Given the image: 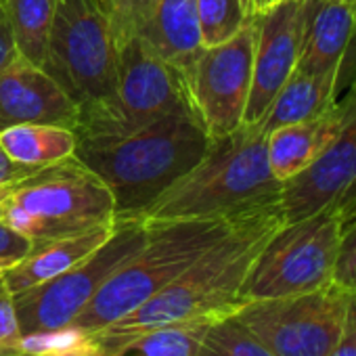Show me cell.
I'll list each match as a JSON object with an SVG mask.
<instances>
[{
    "label": "cell",
    "mask_w": 356,
    "mask_h": 356,
    "mask_svg": "<svg viewBox=\"0 0 356 356\" xmlns=\"http://www.w3.org/2000/svg\"><path fill=\"white\" fill-rule=\"evenodd\" d=\"M285 222L281 197L248 208L170 285L128 316L90 335L103 341H118L168 323L235 312L243 304L241 289L254 262Z\"/></svg>",
    "instance_id": "obj_1"
},
{
    "label": "cell",
    "mask_w": 356,
    "mask_h": 356,
    "mask_svg": "<svg viewBox=\"0 0 356 356\" xmlns=\"http://www.w3.org/2000/svg\"><path fill=\"white\" fill-rule=\"evenodd\" d=\"M212 138L197 113H170L126 136L78 140L74 155L109 187L115 220L145 210L208 151Z\"/></svg>",
    "instance_id": "obj_2"
},
{
    "label": "cell",
    "mask_w": 356,
    "mask_h": 356,
    "mask_svg": "<svg viewBox=\"0 0 356 356\" xmlns=\"http://www.w3.org/2000/svg\"><path fill=\"white\" fill-rule=\"evenodd\" d=\"M281 185L268 163L266 134L258 124H243L212 138L204 157L145 210L143 220L231 216L281 197Z\"/></svg>",
    "instance_id": "obj_3"
},
{
    "label": "cell",
    "mask_w": 356,
    "mask_h": 356,
    "mask_svg": "<svg viewBox=\"0 0 356 356\" xmlns=\"http://www.w3.org/2000/svg\"><path fill=\"white\" fill-rule=\"evenodd\" d=\"M241 212L195 220H147L149 233L140 250L101 285L72 325L97 333L128 316L214 245Z\"/></svg>",
    "instance_id": "obj_4"
},
{
    "label": "cell",
    "mask_w": 356,
    "mask_h": 356,
    "mask_svg": "<svg viewBox=\"0 0 356 356\" xmlns=\"http://www.w3.org/2000/svg\"><path fill=\"white\" fill-rule=\"evenodd\" d=\"M0 222L40 245L115 222V202L101 178L70 155L19 181Z\"/></svg>",
    "instance_id": "obj_5"
},
{
    "label": "cell",
    "mask_w": 356,
    "mask_h": 356,
    "mask_svg": "<svg viewBox=\"0 0 356 356\" xmlns=\"http://www.w3.org/2000/svg\"><path fill=\"white\" fill-rule=\"evenodd\" d=\"M195 113L185 74L157 57L140 36L120 47L115 95L78 113V140L126 136L170 113Z\"/></svg>",
    "instance_id": "obj_6"
},
{
    "label": "cell",
    "mask_w": 356,
    "mask_h": 356,
    "mask_svg": "<svg viewBox=\"0 0 356 356\" xmlns=\"http://www.w3.org/2000/svg\"><path fill=\"white\" fill-rule=\"evenodd\" d=\"M118 55L107 0H57L42 70L76 103L78 113L115 95Z\"/></svg>",
    "instance_id": "obj_7"
},
{
    "label": "cell",
    "mask_w": 356,
    "mask_h": 356,
    "mask_svg": "<svg viewBox=\"0 0 356 356\" xmlns=\"http://www.w3.org/2000/svg\"><path fill=\"white\" fill-rule=\"evenodd\" d=\"M339 239L341 212L337 208L285 222L254 262L241 300L300 296L333 283Z\"/></svg>",
    "instance_id": "obj_8"
},
{
    "label": "cell",
    "mask_w": 356,
    "mask_h": 356,
    "mask_svg": "<svg viewBox=\"0 0 356 356\" xmlns=\"http://www.w3.org/2000/svg\"><path fill=\"white\" fill-rule=\"evenodd\" d=\"M149 225L143 218L118 220L113 235L74 268L15 296L24 335L55 331L72 325L101 285L145 243Z\"/></svg>",
    "instance_id": "obj_9"
},
{
    "label": "cell",
    "mask_w": 356,
    "mask_h": 356,
    "mask_svg": "<svg viewBox=\"0 0 356 356\" xmlns=\"http://www.w3.org/2000/svg\"><path fill=\"white\" fill-rule=\"evenodd\" d=\"M348 304L350 291L329 283L300 296L243 302L235 316L275 356H327L343 331Z\"/></svg>",
    "instance_id": "obj_10"
},
{
    "label": "cell",
    "mask_w": 356,
    "mask_h": 356,
    "mask_svg": "<svg viewBox=\"0 0 356 356\" xmlns=\"http://www.w3.org/2000/svg\"><path fill=\"white\" fill-rule=\"evenodd\" d=\"M256 51V17L231 40L204 47L185 72L191 105L210 138H220L243 126L252 90Z\"/></svg>",
    "instance_id": "obj_11"
},
{
    "label": "cell",
    "mask_w": 356,
    "mask_h": 356,
    "mask_svg": "<svg viewBox=\"0 0 356 356\" xmlns=\"http://www.w3.org/2000/svg\"><path fill=\"white\" fill-rule=\"evenodd\" d=\"M346 120L325 153L281 185V208L287 222L325 208H337L341 220L356 212V82L341 101Z\"/></svg>",
    "instance_id": "obj_12"
},
{
    "label": "cell",
    "mask_w": 356,
    "mask_h": 356,
    "mask_svg": "<svg viewBox=\"0 0 356 356\" xmlns=\"http://www.w3.org/2000/svg\"><path fill=\"white\" fill-rule=\"evenodd\" d=\"M304 34V0H283L256 15L252 90L243 124H260L275 97L298 67Z\"/></svg>",
    "instance_id": "obj_13"
},
{
    "label": "cell",
    "mask_w": 356,
    "mask_h": 356,
    "mask_svg": "<svg viewBox=\"0 0 356 356\" xmlns=\"http://www.w3.org/2000/svg\"><path fill=\"white\" fill-rule=\"evenodd\" d=\"M22 124L76 130L78 107L42 67L17 57L0 72V132Z\"/></svg>",
    "instance_id": "obj_14"
},
{
    "label": "cell",
    "mask_w": 356,
    "mask_h": 356,
    "mask_svg": "<svg viewBox=\"0 0 356 356\" xmlns=\"http://www.w3.org/2000/svg\"><path fill=\"white\" fill-rule=\"evenodd\" d=\"M356 40V7L339 0H304V34L298 59L302 74H343Z\"/></svg>",
    "instance_id": "obj_15"
},
{
    "label": "cell",
    "mask_w": 356,
    "mask_h": 356,
    "mask_svg": "<svg viewBox=\"0 0 356 356\" xmlns=\"http://www.w3.org/2000/svg\"><path fill=\"white\" fill-rule=\"evenodd\" d=\"M218 316H197L132 333L118 341L88 335L84 341L51 356H197L208 327Z\"/></svg>",
    "instance_id": "obj_16"
},
{
    "label": "cell",
    "mask_w": 356,
    "mask_h": 356,
    "mask_svg": "<svg viewBox=\"0 0 356 356\" xmlns=\"http://www.w3.org/2000/svg\"><path fill=\"white\" fill-rule=\"evenodd\" d=\"M343 120H346V109L337 101L329 111H325L314 120L298 122L273 130L266 136L268 163L273 174L283 183L287 178L300 174L304 168H308L335 140V136L343 126Z\"/></svg>",
    "instance_id": "obj_17"
},
{
    "label": "cell",
    "mask_w": 356,
    "mask_h": 356,
    "mask_svg": "<svg viewBox=\"0 0 356 356\" xmlns=\"http://www.w3.org/2000/svg\"><path fill=\"white\" fill-rule=\"evenodd\" d=\"M115 227H118V220L109 225H101L86 233H78V235H70V237L34 245L32 252L24 256L22 260H17L3 277L7 287L11 289L13 296H17L34 285H40L74 268L76 264L92 256L113 235Z\"/></svg>",
    "instance_id": "obj_18"
},
{
    "label": "cell",
    "mask_w": 356,
    "mask_h": 356,
    "mask_svg": "<svg viewBox=\"0 0 356 356\" xmlns=\"http://www.w3.org/2000/svg\"><path fill=\"white\" fill-rule=\"evenodd\" d=\"M138 36L157 57L185 74L204 51L195 0H157Z\"/></svg>",
    "instance_id": "obj_19"
},
{
    "label": "cell",
    "mask_w": 356,
    "mask_h": 356,
    "mask_svg": "<svg viewBox=\"0 0 356 356\" xmlns=\"http://www.w3.org/2000/svg\"><path fill=\"white\" fill-rule=\"evenodd\" d=\"M343 74H302L293 72L289 80L283 84L266 115L258 124L262 132L268 136L273 130L298 122H308L325 111H329L337 103V92Z\"/></svg>",
    "instance_id": "obj_20"
},
{
    "label": "cell",
    "mask_w": 356,
    "mask_h": 356,
    "mask_svg": "<svg viewBox=\"0 0 356 356\" xmlns=\"http://www.w3.org/2000/svg\"><path fill=\"white\" fill-rule=\"evenodd\" d=\"M78 145L76 132L53 124H22L0 132V147L11 159L44 168L74 155Z\"/></svg>",
    "instance_id": "obj_21"
},
{
    "label": "cell",
    "mask_w": 356,
    "mask_h": 356,
    "mask_svg": "<svg viewBox=\"0 0 356 356\" xmlns=\"http://www.w3.org/2000/svg\"><path fill=\"white\" fill-rule=\"evenodd\" d=\"M5 9L19 57L42 67L57 0H5Z\"/></svg>",
    "instance_id": "obj_22"
},
{
    "label": "cell",
    "mask_w": 356,
    "mask_h": 356,
    "mask_svg": "<svg viewBox=\"0 0 356 356\" xmlns=\"http://www.w3.org/2000/svg\"><path fill=\"white\" fill-rule=\"evenodd\" d=\"M204 47H218L237 36L254 17L252 0H195Z\"/></svg>",
    "instance_id": "obj_23"
},
{
    "label": "cell",
    "mask_w": 356,
    "mask_h": 356,
    "mask_svg": "<svg viewBox=\"0 0 356 356\" xmlns=\"http://www.w3.org/2000/svg\"><path fill=\"white\" fill-rule=\"evenodd\" d=\"M197 356H275L235 312L218 316L206 331Z\"/></svg>",
    "instance_id": "obj_24"
},
{
    "label": "cell",
    "mask_w": 356,
    "mask_h": 356,
    "mask_svg": "<svg viewBox=\"0 0 356 356\" xmlns=\"http://www.w3.org/2000/svg\"><path fill=\"white\" fill-rule=\"evenodd\" d=\"M155 5L157 0H107L111 34L118 49L140 34L155 11Z\"/></svg>",
    "instance_id": "obj_25"
},
{
    "label": "cell",
    "mask_w": 356,
    "mask_h": 356,
    "mask_svg": "<svg viewBox=\"0 0 356 356\" xmlns=\"http://www.w3.org/2000/svg\"><path fill=\"white\" fill-rule=\"evenodd\" d=\"M333 283L350 293H356V212L341 220V239Z\"/></svg>",
    "instance_id": "obj_26"
},
{
    "label": "cell",
    "mask_w": 356,
    "mask_h": 356,
    "mask_svg": "<svg viewBox=\"0 0 356 356\" xmlns=\"http://www.w3.org/2000/svg\"><path fill=\"white\" fill-rule=\"evenodd\" d=\"M22 325L15 310V296L0 279V356H26L22 348Z\"/></svg>",
    "instance_id": "obj_27"
},
{
    "label": "cell",
    "mask_w": 356,
    "mask_h": 356,
    "mask_svg": "<svg viewBox=\"0 0 356 356\" xmlns=\"http://www.w3.org/2000/svg\"><path fill=\"white\" fill-rule=\"evenodd\" d=\"M327 356H356V293H350L343 331Z\"/></svg>",
    "instance_id": "obj_28"
},
{
    "label": "cell",
    "mask_w": 356,
    "mask_h": 356,
    "mask_svg": "<svg viewBox=\"0 0 356 356\" xmlns=\"http://www.w3.org/2000/svg\"><path fill=\"white\" fill-rule=\"evenodd\" d=\"M32 248L34 245L28 237L19 235L5 222H0V258L22 260L24 256H28L32 252Z\"/></svg>",
    "instance_id": "obj_29"
},
{
    "label": "cell",
    "mask_w": 356,
    "mask_h": 356,
    "mask_svg": "<svg viewBox=\"0 0 356 356\" xmlns=\"http://www.w3.org/2000/svg\"><path fill=\"white\" fill-rule=\"evenodd\" d=\"M17 57H19V53H17L15 38L11 32L5 0H0V72H3L9 63H13Z\"/></svg>",
    "instance_id": "obj_30"
},
{
    "label": "cell",
    "mask_w": 356,
    "mask_h": 356,
    "mask_svg": "<svg viewBox=\"0 0 356 356\" xmlns=\"http://www.w3.org/2000/svg\"><path fill=\"white\" fill-rule=\"evenodd\" d=\"M40 168L36 165H26V163H19L15 159L9 157V153L0 147V185H11V183H19L24 178L36 174Z\"/></svg>",
    "instance_id": "obj_31"
},
{
    "label": "cell",
    "mask_w": 356,
    "mask_h": 356,
    "mask_svg": "<svg viewBox=\"0 0 356 356\" xmlns=\"http://www.w3.org/2000/svg\"><path fill=\"white\" fill-rule=\"evenodd\" d=\"M279 3H283V0H252V9H254L256 15H260V13H264V11H268V9L277 7Z\"/></svg>",
    "instance_id": "obj_32"
},
{
    "label": "cell",
    "mask_w": 356,
    "mask_h": 356,
    "mask_svg": "<svg viewBox=\"0 0 356 356\" xmlns=\"http://www.w3.org/2000/svg\"><path fill=\"white\" fill-rule=\"evenodd\" d=\"M15 187H17V183H11V185H0V210H3L5 202H7V200H9V195L15 191Z\"/></svg>",
    "instance_id": "obj_33"
},
{
    "label": "cell",
    "mask_w": 356,
    "mask_h": 356,
    "mask_svg": "<svg viewBox=\"0 0 356 356\" xmlns=\"http://www.w3.org/2000/svg\"><path fill=\"white\" fill-rule=\"evenodd\" d=\"M17 260H13V258H0V279H3L5 275H7V270L15 264Z\"/></svg>",
    "instance_id": "obj_34"
},
{
    "label": "cell",
    "mask_w": 356,
    "mask_h": 356,
    "mask_svg": "<svg viewBox=\"0 0 356 356\" xmlns=\"http://www.w3.org/2000/svg\"><path fill=\"white\" fill-rule=\"evenodd\" d=\"M339 3H346V5H352V7H356V0H339Z\"/></svg>",
    "instance_id": "obj_35"
},
{
    "label": "cell",
    "mask_w": 356,
    "mask_h": 356,
    "mask_svg": "<svg viewBox=\"0 0 356 356\" xmlns=\"http://www.w3.org/2000/svg\"><path fill=\"white\" fill-rule=\"evenodd\" d=\"M26 356H51V354H26Z\"/></svg>",
    "instance_id": "obj_36"
}]
</instances>
